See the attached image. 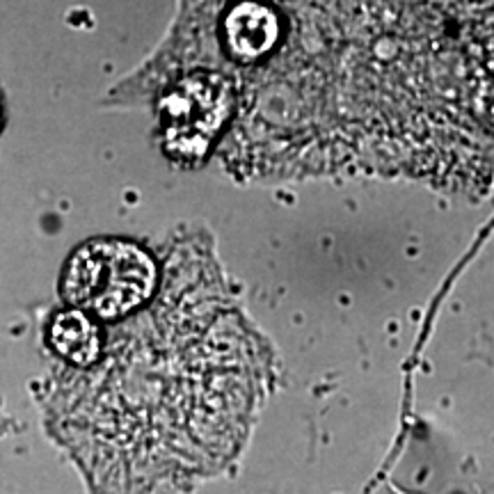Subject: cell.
<instances>
[{"label":"cell","instance_id":"obj_3","mask_svg":"<svg viewBox=\"0 0 494 494\" xmlns=\"http://www.w3.org/2000/svg\"><path fill=\"white\" fill-rule=\"evenodd\" d=\"M158 286V266L140 245L101 238L71 257L62 295L94 320H119L149 302Z\"/></svg>","mask_w":494,"mask_h":494},{"label":"cell","instance_id":"obj_2","mask_svg":"<svg viewBox=\"0 0 494 494\" xmlns=\"http://www.w3.org/2000/svg\"><path fill=\"white\" fill-rule=\"evenodd\" d=\"M261 380V350L217 284L183 286L174 266L154 307L57 387L51 414L96 494H144L233 458Z\"/></svg>","mask_w":494,"mask_h":494},{"label":"cell","instance_id":"obj_1","mask_svg":"<svg viewBox=\"0 0 494 494\" xmlns=\"http://www.w3.org/2000/svg\"><path fill=\"white\" fill-rule=\"evenodd\" d=\"M151 69L224 85L238 174L494 172V0H183Z\"/></svg>","mask_w":494,"mask_h":494},{"label":"cell","instance_id":"obj_5","mask_svg":"<svg viewBox=\"0 0 494 494\" xmlns=\"http://www.w3.org/2000/svg\"><path fill=\"white\" fill-rule=\"evenodd\" d=\"M48 341L57 355L76 368H89L103 355L101 327L80 309L60 311L48 327Z\"/></svg>","mask_w":494,"mask_h":494},{"label":"cell","instance_id":"obj_4","mask_svg":"<svg viewBox=\"0 0 494 494\" xmlns=\"http://www.w3.org/2000/svg\"><path fill=\"white\" fill-rule=\"evenodd\" d=\"M158 110L167 151L174 160L195 163L231 121V96L215 76L190 71L160 87Z\"/></svg>","mask_w":494,"mask_h":494},{"label":"cell","instance_id":"obj_6","mask_svg":"<svg viewBox=\"0 0 494 494\" xmlns=\"http://www.w3.org/2000/svg\"><path fill=\"white\" fill-rule=\"evenodd\" d=\"M0 124H3V98H0Z\"/></svg>","mask_w":494,"mask_h":494}]
</instances>
